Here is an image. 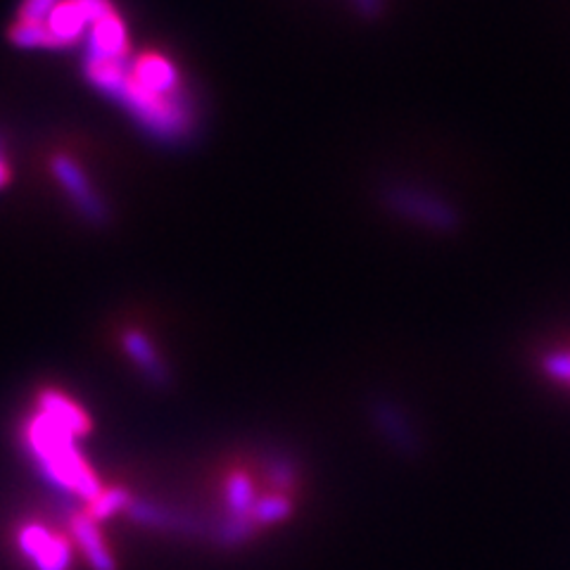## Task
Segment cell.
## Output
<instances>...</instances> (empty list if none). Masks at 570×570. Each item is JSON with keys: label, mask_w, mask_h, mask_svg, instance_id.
Returning <instances> with one entry per match:
<instances>
[{"label": "cell", "mask_w": 570, "mask_h": 570, "mask_svg": "<svg viewBox=\"0 0 570 570\" xmlns=\"http://www.w3.org/2000/svg\"><path fill=\"white\" fill-rule=\"evenodd\" d=\"M26 437L34 455L41 459L43 473L53 478L57 485L69 492H77L89 502H93L102 492L96 476L79 457V451L75 447V435L65 426H60V423L38 412L29 421Z\"/></svg>", "instance_id": "cell-1"}, {"label": "cell", "mask_w": 570, "mask_h": 570, "mask_svg": "<svg viewBox=\"0 0 570 570\" xmlns=\"http://www.w3.org/2000/svg\"><path fill=\"white\" fill-rule=\"evenodd\" d=\"M20 545L38 570H67L69 547L63 537L51 535L41 525H29L20 535Z\"/></svg>", "instance_id": "cell-2"}, {"label": "cell", "mask_w": 570, "mask_h": 570, "mask_svg": "<svg viewBox=\"0 0 570 570\" xmlns=\"http://www.w3.org/2000/svg\"><path fill=\"white\" fill-rule=\"evenodd\" d=\"M53 171H55V177L60 179V183L65 186L67 195L77 202V208H79L86 216L93 219V222H98V219L102 216V204H100V200L96 198L91 186L86 183L81 169H79L75 163H71L69 157L57 155V157L53 159Z\"/></svg>", "instance_id": "cell-3"}, {"label": "cell", "mask_w": 570, "mask_h": 570, "mask_svg": "<svg viewBox=\"0 0 570 570\" xmlns=\"http://www.w3.org/2000/svg\"><path fill=\"white\" fill-rule=\"evenodd\" d=\"M38 409L53 421L60 423V426H65L75 437L91 431V421L86 416L83 409L77 402H71L60 390H43L38 394Z\"/></svg>", "instance_id": "cell-4"}, {"label": "cell", "mask_w": 570, "mask_h": 570, "mask_svg": "<svg viewBox=\"0 0 570 570\" xmlns=\"http://www.w3.org/2000/svg\"><path fill=\"white\" fill-rule=\"evenodd\" d=\"M71 530H75L77 543L83 549L86 559H89L93 570H116V563L110 557V551L96 528V521H91L86 514H77L71 518Z\"/></svg>", "instance_id": "cell-5"}, {"label": "cell", "mask_w": 570, "mask_h": 570, "mask_svg": "<svg viewBox=\"0 0 570 570\" xmlns=\"http://www.w3.org/2000/svg\"><path fill=\"white\" fill-rule=\"evenodd\" d=\"M124 345L128 349V355L134 357V361H138V367L148 373L150 380H155V383H167V371L163 364H159L155 349L150 347V343L143 338L141 333L131 331L124 335Z\"/></svg>", "instance_id": "cell-6"}, {"label": "cell", "mask_w": 570, "mask_h": 570, "mask_svg": "<svg viewBox=\"0 0 570 570\" xmlns=\"http://www.w3.org/2000/svg\"><path fill=\"white\" fill-rule=\"evenodd\" d=\"M226 504L231 508V516H250L255 506V490L253 482L243 473H233L226 485Z\"/></svg>", "instance_id": "cell-7"}, {"label": "cell", "mask_w": 570, "mask_h": 570, "mask_svg": "<svg viewBox=\"0 0 570 570\" xmlns=\"http://www.w3.org/2000/svg\"><path fill=\"white\" fill-rule=\"evenodd\" d=\"M134 502L131 500V494L122 488L116 490H102L93 502H89V511H86V516H89L91 521H105L114 514H120V511L128 508V504Z\"/></svg>", "instance_id": "cell-8"}, {"label": "cell", "mask_w": 570, "mask_h": 570, "mask_svg": "<svg viewBox=\"0 0 570 570\" xmlns=\"http://www.w3.org/2000/svg\"><path fill=\"white\" fill-rule=\"evenodd\" d=\"M128 516L143 523V525H153V528H179V521L174 514H169V511L159 508V506H153L148 502H138L134 500L128 504Z\"/></svg>", "instance_id": "cell-9"}, {"label": "cell", "mask_w": 570, "mask_h": 570, "mask_svg": "<svg viewBox=\"0 0 570 570\" xmlns=\"http://www.w3.org/2000/svg\"><path fill=\"white\" fill-rule=\"evenodd\" d=\"M290 511H292V506L283 494H269V496H261V500H255L250 516L257 523L271 525V523L286 521L290 516Z\"/></svg>", "instance_id": "cell-10"}, {"label": "cell", "mask_w": 570, "mask_h": 570, "mask_svg": "<svg viewBox=\"0 0 570 570\" xmlns=\"http://www.w3.org/2000/svg\"><path fill=\"white\" fill-rule=\"evenodd\" d=\"M253 533V516H228L222 525L216 528V539L224 547H236L245 543Z\"/></svg>", "instance_id": "cell-11"}, {"label": "cell", "mask_w": 570, "mask_h": 570, "mask_svg": "<svg viewBox=\"0 0 570 570\" xmlns=\"http://www.w3.org/2000/svg\"><path fill=\"white\" fill-rule=\"evenodd\" d=\"M60 3V0H22L18 8V18L14 22H26V24H43L51 14V10Z\"/></svg>", "instance_id": "cell-12"}, {"label": "cell", "mask_w": 570, "mask_h": 570, "mask_svg": "<svg viewBox=\"0 0 570 570\" xmlns=\"http://www.w3.org/2000/svg\"><path fill=\"white\" fill-rule=\"evenodd\" d=\"M269 473H271V480H273L276 485H279L281 490H286V488L290 485V482H292V476H295V473H292V469H290V466H288L286 461L273 463L271 469H269Z\"/></svg>", "instance_id": "cell-13"}, {"label": "cell", "mask_w": 570, "mask_h": 570, "mask_svg": "<svg viewBox=\"0 0 570 570\" xmlns=\"http://www.w3.org/2000/svg\"><path fill=\"white\" fill-rule=\"evenodd\" d=\"M10 181V165L5 159V150H3V141H0V188H5Z\"/></svg>", "instance_id": "cell-14"}]
</instances>
